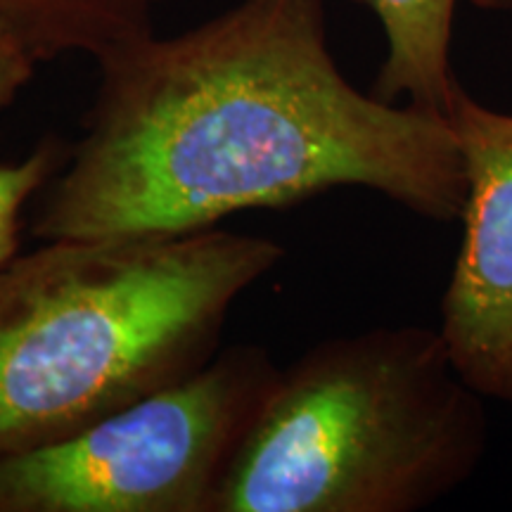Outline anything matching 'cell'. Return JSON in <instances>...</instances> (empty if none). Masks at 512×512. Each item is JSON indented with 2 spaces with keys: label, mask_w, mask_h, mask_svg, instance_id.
<instances>
[{
  "label": "cell",
  "mask_w": 512,
  "mask_h": 512,
  "mask_svg": "<svg viewBox=\"0 0 512 512\" xmlns=\"http://www.w3.org/2000/svg\"><path fill=\"white\" fill-rule=\"evenodd\" d=\"M446 119L463 157V242L441 299V337L460 377L512 403V114L453 83Z\"/></svg>",
  "instance_id": "5"
},
{
  "label": "cell",
  "mask_w": 512,
  "mask_h": 512,
  "mask_svg": "<svg viewBox=\"0 0 512 512\" xmlns=\"http://www.w3.org/2000/svg\"><path fill=\"white\" fill-rule=\"evenodd\" d=\"M67 152L69 143L50 133L38 140L34 150H29L22 159L0 162V266L17 254L29 204L62 169Z\"/></svg>",
  "instance_id": "8"
},
{
  "label": "cell",
  "mask_w": 512,
  "mask_h": 512,
  "mask_svg": "<svg viewBox=\"0 0 512 512\" xmlns=\"http://www.w3.org/2000/svg\"><path fill=\"white\" fill-rule=\"evenodd\" d=\"M484 396L439 330L330 337L280 368L214 512H418L477 472Z\"/></svg>",
  "instance_id": "3"
},
{
  "label": "cell",
  "mask_w": 512,
  "mask_h": 512,
  "mask_svg": "<svg viewBox=\"0 0 512 512\" xmlns=\"http://www.w3.org/2000/svg\"><path fill=\"white\" fill-rule=\"evenodd\" d=\"M95 62L83 133L36 197L38 240L197 233L335 188L463 219L467 178L446 114L358 91L330 53L323 0H240Z\"/></svg>",
  "instance_id": "1"
},
{
  "label": "cell",
  "mask_w": 512,
  "mask_h": 512,
  "mask_svg": "<svg viewBox=\"0 0 512 512\" xmlns=\"http://www.w3.org/2000/svg\"><path fill=\"white\" fill-rule=\"evenodd\" d=\"M285 259L264 235L46 240L0 266V458L53 446L219 354Z\"/></svg>",
  "instance_id": "2"
},
{
  "label": "cell",
  "mask_w": 512,
  "mask_h": 512,
  "mask_svg": "<svg viewBox=\"0 0 512 512\" xmlns=\"http://www.w3.org/2000/svg\"><path fill=\"white\" fill-rule=\"evenodd\" d=\"M382 24L387 55L370 88L375 98L446 114L456 74L451 67L458 0H351Z\"/></svg>",
  "instance_id": "6"
},
{
  "label": "cell",
  "mask_w": 512,
  "mask_h": 512,
  "mask_svg": "<svg viewBox=\"0 0 512 512\" xmlns=\"http://www.w3.org/2000/svg\"><path fill=\"white\" fill-rule=\"evenodd\" d=\"M280 368L259 344L53 446L0 458V512H214Z\"/></svg>",
  "instance_id": "4"
},
{
  "label": "cell",
  "mask_w": 512,
  "mask_h": 512,
  "mask_svg": "<svg viewBox=\"0 0 512 512\" xmlns=\"http://www.w3.org/2000/svg\"><path fill=\"white\" fill-rule=\"evenodd\" d=\"M174 0H0V27L34 60H93L119 43L155 31L159 8Z\"/></svg>",
  "instance_id": "7"
},
{
  "label": "cell",
  "mask_w": 512,
  "mask_h": 512,
  "mask_svg": "<svg viewBox=\"0 0 512 512\" xmlns=\"http://www.w3.org/2000/svg\"><path fill=\"white\" fill-rule=\"evenodd\" d=\"M38 62L27 53V48L0 27V110H8L19 98V93L34 79Z\"/></svg>",
  "instance_id": "9"
}]
</instances>
